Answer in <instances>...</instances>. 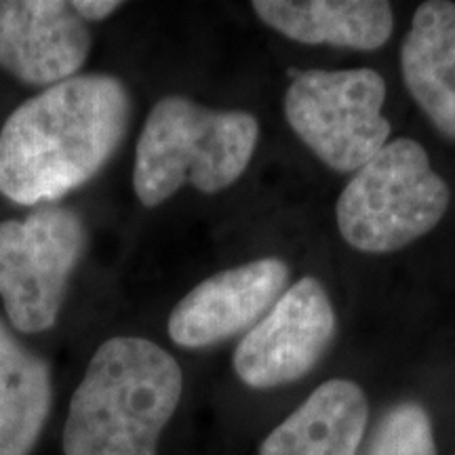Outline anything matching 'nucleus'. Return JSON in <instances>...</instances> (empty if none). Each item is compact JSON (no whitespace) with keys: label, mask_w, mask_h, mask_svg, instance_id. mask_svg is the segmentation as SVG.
I'll return each mask as SVG.
<instances>
[{"label":"nucleus","mask_w":455,"mask_h":455,"mask_svg":"<svg viewBox=\"0 0 455 455\" xmlns=\"http://www.w3.org/2000/svg\"><path fill=\"white\" fill-rule=\"evenodd\" d=\"M338 331L327 289L315 276H304L275 301L238 341L232 367L244 386L278 388L308 375L329 350Z\"/></svg>","instance_id":"7"},{"label":"nucleus","mask_w":455,"mask_h":455,"mask_svg":"<svg viewBox=\"0 0 455 455\" xmlns=\"http://www.w3.org/2000/svg\"><path fill=\"white\" fill-rule=\"evenodd\" d=\"M91 53L89 26L64 0H0V70L36 87L78 76Z\"/></svg>","instance_id":"9"},{"label":"nucleus","mask_w":455,"mask_h":455,"mask_svg":"<svg viewBox=\"0 0 455 455\" xmlns=\"http://www.w3.org/2000/svg\"><path fill=\"white\" fill-rule=\"evenodd\" d=\"M369 403L352 379H329L283 419L258 455H358Z\"/></svg>","instance_id":"12"},{"label":"nucleus","mask_w":455,"mask_h":455,"mask_svg":"<svg viewBox=\"0 0 455 455\" xmlns=\"http://www.w3.org/2000/svg\"><path fill=\"white\" fill-rule=\"evenodd\" d=\"M181 392L184 373L163 346L131 335L106 339L70 398L64 455H156Z\"/></svg>","instance_id":"2"},{"label":"nucleus","mask_w":455,"mask_h":455,"mask_svg":"<svg viewBox=\"0 0 455 455\" xmlns=\"http://www.w3.org/2000/svg\"><path fill=\"white\" fill-rule=\"evenodd\" d=\"M403 83L443 138L455 141V3L426 0L401 44Z\"/></svg>","instance_id":"10"},{"label":"nucleus","mask_w":455,"mask_h":455,"mask_svg":"<svg viewBox=\"0 0 455 455\" xmlns=\"http://www.w3.org/2000/svg\"><path fill=\"white\" fill-rule=\"evenodd\" d=\"M87 243L81 215L60 204L0 221V298L11 327L21 333L55 327Z\"/></svg>","instance_id":"6"},{"label":"nucleus","mask_w":455,"mask_h":455,"mask_svg":"<svg viewBox=\"0 0 455 455\" xmlns=\"http://www.w3.org/2000/svg\"><path fill=\"white\" fill-rule=\"evenodd\" d=\"M53 403L51 367L0 318V455H30Z\"/></svg>","instance_id":"13"},{"label":"nucleus","mask_w":455,"mask_h":455,"mask_svg":"<svg viewBox=\"0 0 455 455\" xmlns=\"http://www.w3.org/2000/svg\"><path fill=\"white\" fill-rule=\"evenodd\" d=\"M121 7L123 3H116V0H74L72 3V9L76 11L84 24L104 21L110 15L116 13Z\"/></svg>","instance_id":"15"},{"label":"nucleus","mask_w":455,"mask_h":455,"mask_svg":"<svg viewBox=\"0 0 455 455\" xmlns=\"http://www.w3.org/2000/svg\"><path fill=\"white\" fill-rule=\"evenodd\" d=\"M258 140L259 123L251 112L215 110L184 95H164L148 114L135 146V196L152 209L184 184L218 195L241 180Z\"/></svg>","instance_id":"3"},{"label":"nucleus","mask_w":455,"mask_h":455,"mask_svg":"<svg viewBox=\"0 0 455 455\" xmlns=\"http://www.w3.org/2000/svg\"><path fill=\"white\" fill-rule=\"evenodd\" d=\"M367 455H436L435 428L424 405L401 401L382 415Z\"/></svg>","instance_id":"14"},{"label":"nucleus","mask_w":455,"mask_h":455,"mask_svg":"<svg viewBox=\"0 0 455 455\" xmlns=\"http://www.w3.org/2000/svg\"><path fill=\"white\" fill-rule=\"evenodd\" d=\"M289 283V266L261 258L204 278L171 310L167 331L188 350L209 348L247 333L261 321Z\"/></svg>","instance_id":"8"},{"label":"nucleus","mask_w":455,"mask_h":455,"mask_svg":"<svg viewBox=\"0 0 455 455\" xmlns=\"http://www.w3.org/2000/svg\"><path fill=\"white\" fill-rule=\"evenodd\" d=\"M449 203L451 190L432 169L426 148L396 138L352 173L335 203V220L352 249L384 255L435 230Z\"/></svg>","instance_id":"4"},{"label":"nucleus","mask_w":455,"mask_h":455,"mask_svg":"<svg viewBox=\"0 0 455 455\" xmlns=\"http://www.w3.org/2000/svg\"><path fill=\"white\" fill-rule=\"evenodd\" d=\"M131 110L112 74H78L32 95L0 129V195L44 207L89 184L127 138Z\"/></svg>","instance_id":"1"},{"label":"nucleus","mask_w":455,"mask_h":455,"mask_svg":"<svg viewBox=\"0 0 455 455\" xmlns=\"http://www.w3.org/2000/svg\"><path fill=\"white\" fill-rule=\"evenodd\" d=\"M251 9L270 30L301 44L375 51L395 30L386 0H253Z\"/></svg>","instance_id":"11"},{"label":"nucleus","mask_w":455,"mask_h":455,"mask_svg":"<svg viewBox=\"0 0 455 455\" xmlns=\"http://www.w3.org/2000/svg\"><path fill=\"white\" fill-rule=\"evenodd\" d=\"M386 83L371 68L306 70L283 100L284 118L325 167L355 173L390 141Z\"/></svg>","instance_id":"5"}]
</instances>
